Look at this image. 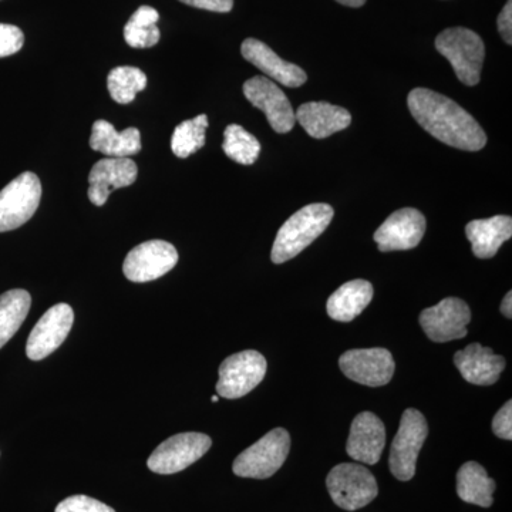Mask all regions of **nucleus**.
<instances>
[{"mask_svg":"<svg viewBox=\"0 0 512 512\" xmlns=\"http://www.w3.org/2000/svg\"><path fill=\"white\" fill-rule=\"evenodd\" d=\"M333 503L346 511H356L372 503L379 494L375 476L360 464L333 467L326 478Z\"/></svg>","mask_w":512,"mask_h":512,"instance_id":"5","label":"nucleus"},{"mask_svg":"<svg viewBox=\"0 0 512 512\" xmlns=\"http://www.w3.org/2000/svg\"><path fill=\"white\" fill-rule=\"evenodd\" d=\"M32 306V296L25 289H12L0 295V349L18 332Z\"/></svg>","mask_w":512,"mask_h":512,"instance_id":"25","label":"nucleus"},{"mask_svg":"<svg viewBox=\"0 0 512 512\" xmlns=\"http://www.w3.org/2000/svg\"><path fill=\"white\" fill-rule=\"evenodd\" d=\"M466 235L477 258H493L501 245L511 239L512 218L507 215H495L487 220L471 221L467 224Z\"/></svg>","mask_w":512,"mask_h":512,"instance_id":"21","label":"nucleus"},{"mask_svg":"<svg viewBox=\"0 0 512 512\" xmlns=\"http://www.w3.org/2000/svg\"><path fill=\"white\" fill-rule=\"evenodd\" d=\"M436 49L446 57L457 79L466 86L480 83L485 59L483 39L473 30L451 28L436 37Z\"/></svg>","mask_w":512,"mask_h":512,"instance_id":"3","label":"nucleus"},{"mask_svg":"<svg viewBox=\"0 0 512 512\" xmlns=\"http://www.w3.org/2000/svg\"><path fill=\"white\" fill-rule=\"evenodd\" d=\"M407 106L414 120L447 146L480 151L487 144V136L477 120L443 94L420 87L409 93Z\"/></svg>","mask_w":512,"mask_h":512,"instance_id":"1","label":"nucleus"},{"mask_svg":"<svg viewBox=\"0 0 512 512\" xmlns=\"http://www.w3.org/2000/svg\"><path fill=\"white\" fill-rule=\"evenodd\" d=\"M373 299V286L363 279L346 282L328 299V315L338 322H352Z\"/></svg>","mask_w":512,"mask_h":512,"instance_id":"23","label":"nucleus"},{"mask_svg":"<svg viewBox=\"0 0 512 512\" xmlns=\"http://www.w3.org/2000/svg\"><path fill=\"white\" fill-rule=\"evenodd\" d=\"M471 311L466 302L446 298L420 313V325L427 338L437 343L451 342L467 336Z\"/></svg>","mask_w":512,"mask_h":512,"instance_id":"12","label":"nucleus"},{"mask_svg":"<svg viewBox=\"0 0 512 512\" xmlns=\"http://www.w3.org/2000/svg\"><path fill=\"white\" fill-rule=\"evenodd\" d=\"M454 365L468 383L476 386H491L500 379L505 369L503 356L495 355L494 350L484 348L480 343H471L454 356Z\"/></svg>","mask_w":512,"mask_h":512,"instance_id":"19","label":"nucleus"},{"mask_svg":"<svg viewBox=\"0 0 512 512\" xmlns=\"http://www.w3.org/2000/svg\"><path fill=\"white\" fill-rule=\"evenodd\" d=\"M343 375L363 386L380 387L392 380L396 365L387 349H353L339 359Z\"/></svg>","mask_w":512,"mask_h":512,"instance_id":"13","label":"nucleus"},{"mask_svg":"<svg viewBox=\"0 0 512 512\" xmlns=\"http://www.w3.org/2000/svg\"><path fill=\"white\" fill-rule=\"evenodd\" d=\"M222 148L232 161L242 165L254 164L261 153L259 141L238 124L225 128Z\"/></svg>","mask_w":512,"mask_h":512,"instance_id":"28","label":"nucleus"},{"mask_svg":"<svg viewBox=\"0 0 512 512\" xmlns=\"http://www.w3.org/2000/svg\"><path fill=\"white\" fill-rule=\"evenodd\" d=\"M291 450V436L285 429H274L256 441L247 450L242 451L234 464L232 471L235 476L265 480L274 476L288 458Z\"/></svg>","mask_w":512,"mask_h":512,"instance_id":"4","label":"nucleus"},{"mask_svg":"<svg viewBox=\"0 0 512 512\" xmlns=\"http://www.w3.org/2000/svg\"><path fill=\"white\" fill-rule=\"evenodd\" d=\"M501 313L505 316V318H512V293L508 292L507 295L504 296L503 303H501Z\"/></svg>","mask_w":512,"mask_h":512,"instance_id":"35","label":"nucleus"},{"mask_svg":"<svg viewBox=\"0 0 512 512\" xmlns=\"http://www.w3.org/2000/svg\"><path fill=\"white\" fill-rule=\"evenodd\" d=\"M160 15L151 6H141L133 13L124 28V39L134 49H148L160 42V29L157 22Z\"/></svg>","mask_w":512,"mask_h":512,"instance_id":"26","label":"nucleus"},{"mask_svg":"<svg viewBox=\"0 0 512 512\" xmlns=\"http://www.w3.org/2000/svg\"><path fill=\"white\" fill-rule=\"evenodd\" d=\"M495 481L476 461L463 464L457 473V494L464 503L488 508L493 505Z\"/></svg>","mask_w":512,"mask_h":512,"instance_id":"24","label":"nucleus"},{"mask_svg":"<svg viewBox=\"0 0 512 512\" xmlns=\"http://www.w3.org/2000/svg\"><path fill=\"white\" fill-rule=\"evenodd\" d=\"M493 431L500 439L510 441L512 439V402H507L501 407L500 412L495 414L493 420Z\"/></svg>","mask_w":512,"mask_h":512,"instance_id":"32","label":"nucleus"},{"mask_svg":"<svg viewBox=\"0 0 512 512\" xmlns=\"http://www.w3.org/2000/svg\"><path fill=\"white\" fill-rule=\"evenodd\" d=\"M55 512H116L99 500L87 495H72L57 505Z\"/></svg>","mask_w":512,"mask_h":512,"instance_id":"30","label":"nucleus"},{"mask_svg":"<svg viewBox=\"0 0 512 512\" xmlns=\"http://www.w3.org/2000/svg\"><path fill=\"white\" fill-rule=\"evenodd\" d=\"M241 53L245 60L258 67L262 73L266 74V77L275 80L282 86L296 89V87L303 86L308 80V76L303 72L302 67L285 62L261 40H245L241 46Z\"/></svg>","mask_w":512,"mask_h":512,"instance_id":"18","label":"nucleus"},{"mask_svg":"<svg viewBox=\"0 0 512 512\" xmlns=\"http://www.w3.org/2000/svg\"><path fill=\"white\" fill-rule=\"evenodd\" d=\"M295 119L312 138H328L346 130L352 123L348 110L326 101H311L302 104Z\"/></svg>","mask_w":512,"mask_h":512,"instance_id":"20","label":"nucleus"},{"mask_svg":"<svg viewBox=\"0 0 512 512\" xmlns=\"http://www.w3.org/2000/svg\"><path fill=\"white\" fill-rule=\"evenodd\" d=\"M177 262L178 252L174 245L161 239H154L128 252L123 272L128 281L144 284L168 274Z\"/></svg>","mask_w":512,"mask_h":512,"instance_id":"10","label":"nucleus"},{"mask_svg":"<svg viewBox=\"0 0 512 512\" xmlns=\"http://www.w3.org/2000/svg\"><path fill=\"white\" fill-rule=\"evenodd\" d=\"M212 403H217L218 402V396H212Z\"/></svg>","mask_w":512,"mask_h":512,"instance_id":"37","label":"nucleus"},{"mask_svg":"<svg viewBox=\"0 0 512 512\" xmlns=\"http://www.w3.org/2000/svg\"><path fill=\"white\" fill-rule=\"evenodd\" d=\"M266 360L256 350H244L227 357L220 366L217 383L218 396L224 399H241L264 380Z\"/></svg>","mask_w":512,"mask_h":512,"instance_id":"9","label":"nucleus"},{"mask_svg":"<svg viewBox=\"0 0 512 512\" xmlns=\"http://www.w3.org/2000/svg\"><path fill=\"white\" fill-rule=\"evenodd\" d=\"M146 86L147 76L137 67H116L111 70L107 79L111 99L120 104L131 103Z\"/></svg>","mask_w":512,"mask_h":512,"instance_id":"27","label":"nucleus"},{"mask_svg":"<svg viewBox=\"0 0 512 512\" xmlns=\"http://www.w3.org/2000/svg\"><path fill=\"white\" fill-rule=\"evenodd\" d=\"M212 446L211 437L202 433H181L163 441L151 453L147 466L153 473H180L197 463Z\"/></svg>","mask_w":512,"mask_h":512,"instance_id":"8","label":"nucleus"},{"mask_svg":"<svg viewBox=\"0 0 512 512\" xmlns=\"http://www.w3.org/2000/svg\"><path fill=\"white\" fill-rule=\"evenodd\" d=\"M335 211L328 204H309L295 212L279 229L272 247L274 264H285L301 254L326 231Z\"/></svg>","mask_w":512,"mask_h":512,"instance_id":"2","label":"nucleus"},{"mask_svg":"<svg viewBox=\"0 0 512 512\" xmlns=\"http://www.w3.org/2000/svg\"><path fill=\"white\" fill-rule=\"evenodd\" d=\"M208 117L205 114L178 124L171 138V150L178 158H187L197 153L205 144Z\"/></svg>","mask_w":512,"mask_h":512,"instance_id":"29","label":"nucleus"},{"mask_svg":"<svg viewBox=\"0 0 512 512\" xmlns=\"http://www.w3.org/2000/svg\"><path fill=\"white\" fill-rule=\"evenodd\" d=\"M498 30L507 45L512 43V0H508L507 5L501 10L497 19Z\"/></svg>","mask_w":512,"mask_h":512,"instance_id":"34","label":"nucleus"},{"mask_svg":"<svg viewBox=\"0 0 512 512\" xmlns=\"http://www.w3.org/2000/svg\"><path fill=\"white\" fill-rule=\"evenodd\" d=\"M74 322V312L67 303L52 306L36 323L26 345L30 360H43L62 346Z\"/></svg>","mask_w":512,"mask_h":512,"instance_id":"14","label":"nucleus"},{"mask_svg":"<svg viewBox=\"0 0 512 512\" xmlns=\"http://www.w3.org/2000/svg\"><path fill=\"white\" fill-rule=\"evenodd\" d=\"M90 147L94 151L110 158H128L141 151V134L136 127L117 131L106 120H97L93 124Z\"/></svg>","mask_w":512,"mask_h":512,"instance_id":"22","label":"nucleus"},{"mask_svg":"<svg viewBox=\"0 0 512 512\" xmlns=\"http://www.w3.org/2000/svg\"><path fill=\"white\" fill-rule=\"evenodd\" d=\"M340 5L349 6V8H360L365 5L366 0H336Z\"/></svg>","mask_w":512,"mask_h":512,"instance_id":"36","label":"nucleus"},{"mask_svg":"<svg viewBox=\"0 0 512 512\" xmlns=\"http://www.w3.org/2000/svg\"><path fill=\"white\" fill-rule=\"evenodd\" d=\"M386 444V429L383 421L370 412L360 413L350 427L346 451L353 460L375 466Z\"/></svg>","mask_w":512,"mask_h":512,"instance_id":"17","label":"nucleus"},{"mask_svg":"<svg viewBox=\"0 0 512 512\" xmlns=\"http://www.w3.org/2000/svg\"><path fill=\"white\" fill-rule=\"evenodd\" d=\"M137 164L130 158H103L93 165L89 175V200L97 207L106 204L113 190L136 183Z\"/></svg>","mask_w":512,"mask_h":512,"instance_id":"16","label":"nucleus"},{"mask_svg":"<svg viewBox=\"0 0 512 512\" xmlns=\"http://www.w3.org/2000/svg\"><path fill=\"white\" fill-rule=\"evenodd\" d=\"M427 436L429 426L426 417L416 409L404 410L389 457L390 471L397 480H412L416 474L417 458Z\"/></svg>","mask_w":512,"mask_h":512,"instance_id":"6","label":"nucleus"},{"mask_svg":"<svg viewBox=\"0 0 512 512\" xmlns=\"http://www.w3.org/2000/svg\"><path fill=\"white\" fill-rule=\"evenodd\" d=\"M42 200V184L33 173L20 174L0 191V232L13 231L35 215Z\"/></svg>","mask_w":512,"mask_h":512,"instance_id":"7","label":"nucleus"},{"mask_svg":"<svg viewBox=\"0 0 512 512\" xmlns=\"http://www.w3.org/2000/svg\"><path fill=\"white\" fill-rule=\"evenodd\" d=\"M244 94L249 103L264 111L268 123L276 133L286 134L295 127V111L278 84L266 76H255L244 84Z\"/></svg>","mask_w":512,"mask_h":512,"instance_id":"11","label":"nucleus"},{"mask_svg":"<svg viewBox=\"0 0 512 512\" xmlns=\"http://www.w3.org/2000/svg\"><path fill=\"white\" fill-rule=\"evenodd\" d=\"M25 43L22 30L13 25L0 23V57H8L18 53Z\"/></svg>","mask_w":512,"mask_h":512,"instance_id":"31","label":"nucleus"},{"mask_svg":"<svg viewBox=\"0 0 512 512\" xmlns=\"http://www.w3.org/2000/svg\"><path fill=\"white\" fill-rule=\"evenodd\" d=\"M180 2L192 8L218 13H228L234 8V0H180Z\"/></svg>","mask_w":512,"mask_h":512,"instance_id":"33","label":"nucleus"},{"mask_svg":"<svg viewBox=\"0 0 512 512\" xmlns=\"http://www.w3.org/2000/svg\"><path fill=\"white\" fill-rule=\"evenodd\" d=\"M426 218L416 208L393 212L373 235L379 251H409L420 244L426 232Z\"/></svg>","mask_w":512,"mask_h":512,"instance_id":"15","label":"nucleus"}]
</instances>
